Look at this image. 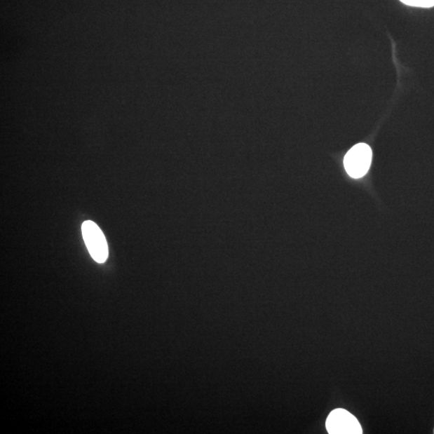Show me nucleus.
Listing matches in <instances>:
<instances>
[{
	"label": "nucleus",
	"instance_id": "nucleus-1",
	"mask_svg": "<svg viewBox=\"0 0 434 434\" xmlns=\"http://www.w3.org/2000/svg\"><path fill=\"white\" fill-rule=\"evenodd\" d=\"M372 151L365 144L354 146L344 157V168L351 177L360 179L369 172L371 166Z\"/></svg>",
	"mask_w": 434,
	"mask_h": 434
},
{
	"label": "nucleus",
	"instance_id": "nucleus-2",
	"mask_svg": "<svg viewBox=\"0 0 434 434\" xmlns=\"http://www.w3.org/2000/svg\"><path fill=\"white\" fill-rule=\"evenodd\" d=\"M81 230L86 245L93 260L98 263L105 262L108 258L109 250L102 231L91 221L82 224Z\"/></svg>",
	"mask_w": 434,
	"mask_h": 434
},
{
	"label": "nucleus",
	"instance_id": "nucleus-3",
	"mask_svg": "<svg viewBox=\"0 0 434 434\" xmlns=\"http://www.w3.org/2000/svg\"><path fill=\"white\" fill-rule=\"evenodd\" d=\"M326 427L330 434H361L362 428L358 420L343 409H334L327 416Z\"/></svg>",
	"mask_w": 434,
	"mask_h": 434
},
{
	"label": "nucleus",
	"instance_id": "nucleus-4",
	"mask_svg": "<svg viewBox=\"0 0 434 434\" xmlns=\"http://www.w3.org/2000/svg\"><path fill=\"white\" fill-rule=\"evenodd\" d=\"M400 1L412 7L428 8L434 6V0H400Z\"/></svg>",
	"mask_w": 434,
	"mask_h": 434
}]
</instances>
